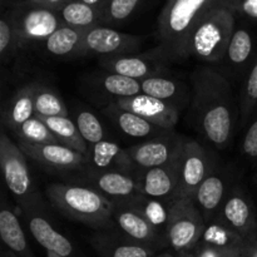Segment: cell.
Returning <instances> with one entry per match:
<instances>
[{
  "mask_svg": "<svg viewBox=\"0 0 257 257\" xmlns=\"http://www.w3.org/2000/svg\"><path fill=\"white\" fill-rule=\"evenodd\" d=\"M192 109L205 137L225 147L233 131V99L230 82L211 68H197L191 75Z\"/></svg>",
  "mask_w": 257,
  "mask_h": 257,
  "instance_id": "cell-1",
  "label": "cell"
},
{
  "mask_svg": "<svg viewBox=\"0 0 257 257\" xmlns=\"http://www.w3.org/2000/svg\"><path fill=\"white\" fill-rule=\"evenodd\" d=\"M235 0H167L160 17V47L153 54L171 60H186L188 40L198 22L213 8Z\"/></svg>",
  "mask_w": 257,
  "mask_h": 257,
  "instance_id": "cell-2",
  "label": "cell"
},
{
  "mask_svg": "<svg viewBox=\"0 0 257 257\" xmlns=\"http://www.w3.org/2000/svg\"><path fill=\"white\" fill-rule=\"evenodd\" d=\"M47 196L67 217L95 230H112L113 202L94 188L53 183L47 187Z\"/></svg>",
  "mask_w": 257,
  "mask_h": 257,
  "instance_id": "cell-3",
  "label": "cell"
},
{
  "mask_svg": "<svg viewBox=\"0 0 257 257\" xmlns=\"http://www.w3.org/2000/svg\"><path fill=\"white\" fill-rule=\"evenodd\" d=\"M235 14L231 3L218 5L208 12L191 33L188 55L211 63L223 59L235 33Z\"/></svg>",
  "mask_w": 257,
  "mask_h": 257,
  "instance_id": "cell-4",
  "label": "cell"
},
{
  "mask_svg": "<svg viewBox=\"0 0 257 257\" xmlns=\"http://www.w3.org/2000/svg\"><path fill=\"white\" fill-rule=\"evenodd\" d=\"M28 156L3 132L0 137V167L7 187L19 205L28 212L35 211L42 202L27 162Z\"/></svg>",
  "mask_w": 257,
  "mask_h": 257,
  "instance_id": "cell-5",
  "label": "cell"
},
{
  "mask_svg": "<svg viewBox=\"0 0 257 257\" xmlns=\"http://www.w3.org/2000/svg\"><path fill=\"white\" fill-rule=\"evenodd\" d=\"M205 228V218L195 200L182 198L168 203L166 241L176 252H192Z\"/></svg>",
  "mask_w": 257,
  "mask_h": 257,
  "instance_id": "cell-6",
  "label": "cell"
},
{
  "mask_svg": "<svg viewBox=\"0 0 257 257\" xmlns=\"http://www.w3.org/2000/svg\"><path fill=\"white\" fill-rule=\"evenodd\" d=\"M12 13L19 50L29 45L45 43L50 35L63 27L59 13L45 8L33 7L24 3L22 7L13 9Z\"/></svg>",
  "mask_w": 257,
  "mask_h": 257,
  "instance_id": "cell-7",
  "label": "cell"
},
{
  "mask_svg": "<svg viewBox=\"0 0 257 257\" xmlns=\"http://www.w3.org/2000/svg\"><path fill=\"white\" fill-rule=\"evenodd\" d=\"M212 171V161L207 151L196 141L185 140L180 181L170 202L182 198L195 200L197 190Z\"/></svg>",
  "mask_w": 257,
  "mask_h": 257,
  "instance_id": "cell-8",
  "label": "cell"
},
{
  "mask_svg": "<svg viewBox=\"0 0 257 257\" xmlns=\"http://www.w3.org/2000/svg\"><path fill=\"white\" fill-rule=\"evenodd\" d=\"M185 138L168 132L160 137L125 148L133 165L138 171V177L152 168L161 167L172 161L182 151Z\"/></svg>",
  "mask_w": 257,
  "mask_h": 257,
  "instance_id": "cell-9",
  "label": "cell"
},
{
  "mask_svg": "<svg viewBox=\"0 0 257 257\" xmlns=\"http://www.w3.org/2000/svg\"><path fill=\"white\" fill-rule=\"evenodd\" d=\"M143 38L138 35H130L110 27L98 25L85 33L79 57L89 54L100 55V58L128 55L137 50Z\"/></svg>",
  "mask_w": 257,
  "mask_h": 257,
  "instance_id": "cell-10",
  "label": "cell"
},
{
  "mask_svg": "<svg viewBox=\"0 0 257 257\" xmlns=\"http://www.w3.org/2000/svg\"><path fill=\"white\" fill-rule=\"evenodd\" d=\"M113 207L114 223L127 237L155 250L167 243L165 235L148 222L128 201H115Z\"/></svg>",
  "mask_w": 257,
  "mask_h": 257,
  "instance_id": "cell-11",
  "label": "cell"
},
{
  "mask_svg": "<svg viewBox=\"0 0 257 257\" xmlns=\"http://www.w3.org/2000/svg\"><path fill=\"white\" fill-rule=\"evenodd\" d=\"M113 102L123 109L130 110L157 127L170 131V132L176 127L180 119V107L172 103L150 97L143 93L130 98L113 100Z\"/></svg>",
  "mask_w": 257,
  "mask_h": 257,
  "instance_id": "cell-12",
  "label": "cell"
},
{
  "mask_svg": "<svg viewBox=\"0 0 257 257\" xmlns=\"http://www.w3.org/2000/svg\"><path fill=\"white\" fill-rule=\"evenodd\" d=\"M220 221L237 233L246 242L257 241V220L252 203L243 193L227 196L221 207Z\"/></svg>",
  "mask_w": 257,
  "mask_h": 257,
  "instance_id": "cell-13",
  "label": "cell"
},
{
  "mask_svg": "<svg viewBox=\"0 0 257 257\" xmlns=\"http://www.w3.org/2000/svg\"><path fill=\"white\" fill-rule=\"evenodd\" d=\"M182 151L168 163L161 167L146 171L138 177L137 181L143 195L156 198V200H166L170 202L180 181Z\"/></svg>",
  "mask_w": 257,
  "mask_h": 257,
  "instance_id": "cell-14",
  "label": "cell"
},
{
  "mask_svg": "<svg viewBox=\"0 0 257 257\" xmlns=\"http://www.w3.org/2000/svg\"><path fill=\"white\" fill-rule=\"evenodd\" d=\"M20 150L35 162L48 168L58 171H70L82 167L88 161L87 157L62 143L30 145L19 142Z\"/></svg>",
  "mask_w": 257,
  "mask_h": 257,
  "instance_id": "cell-15",
  "label": "cell"
},
{
  "mask_svg": "<svg viewBox=\"0 0 257 257\" xmlns=\"http://www.w3.org/2000/svg\"><path fill=\"white\" fill-rule=\"evenodd\" d=\"M90 245L99 257H153L156 250L136 242L122 232L105 230L90 237Z\"/></svg>",
  "mask_w": 257,
  "mask_h": 257,
  "instance_id": "cell-16",
  "label": "cell"
},
{
  "mask_svg": "<svg viewBox=\"0 0 257 257\" xmlns=\"http://www.w3.org/2000/svg\"><path fill=\"white\" fill-rule=\"evenodd\" d=\"M88 182L92 183L94 190L115 201H130L142 195L140 183L135 177L120 172H105V171L93 170L87 173Z\"/></svg>",
  "mask_w": 257,
  "mask_h": 257,
  "instance_id": "cell-17",
  "label": "cell"
},
{
  "mask_svg": "<svg viewBox=\"0 0 257 257\" xmlns=\"http://www.w3.org/2000/svg\"><path fill=\"white\" fill-rule=\"evenodd\" d=\"M93 170L105 171V172H120L130 175L138 180V171L133 165L124 148L110 141H102L89 147Z\"/></svg>",
  "mask_w": 257,
  "mask_h": 257,
  "instance_id": "cell-18",
  "label": "cell"
},
{
  "mask_svg": "<svg viewBox=\"0 0 257 257\" xmlns=\"http://www.w3.org/2000/svg\"><path fill=\"white\" fill-rule=\"evenodd\" d=\"M99 65L108 73L123 75L136 80H143L146 78L160 75L162 68L158 67L153 59H148L141 55H114V57H102Z\"/></svg>",
  "mask_w": 257,
  "mask_h": 257,
  "instance_id": "cell-19",
  "label": "cell"
},
{
  "mask_svg": "<svg viewBox=\"0 0 257 257\" xmlns=\"http://www.w3.org/2000/svg\"><path fill=\"white\" fill-rule=\"evenodd\" d=\"M104 114L109 117L114 122L118 130L124 133L125 136L132 138H156L160 136L166 135L170 131H165L162 128L157 127L153 123L148 122L145 118L135 114V113L125 110L115 104L114 102H110L104 108Z\"/></svg>",
  "mask_w": 257,
  "mask_h": 257,
  "instance_id": "cell-20",
  "label": "cell"
},
{
  "mask_svg": "<svg viewBox=\"0 0 257 257\" xmlns=\"http://www.w3.org/2000/svg\"><path fill=\"white\" fill-rule=\"evenodd\" d=\"M38 85L39 83L37 82L28 83L20 87L9 99L3 114V123L10 131H15L23 123L34 117V99Z\"/></svg>",
  "mask_w": 257,
  "mask_h": 257,
  "instance_id": "cell-21",
  "label": "cell"
},
{
  "mask_svg": "<svg viewBox=\"0 0 257 257\" xmlns=\"http://www.w3.org/2000/svg\"><path fill=\"white\" fill-rule=\"evenodd\" d=\"M28 226H29L33 237L47 251L64 257H69L73 253L72 242L62 233L55 231L54 227L43 216L34 215L32 212V216H29V221H28Z\"/></svg>",
  "mask_w": 257,
  "mask_h": 257,
  "instance_id": "cell-22",
  "label": "cell"
},
{
  "mask_svg": "<svg viewBox=\"0 0 257 257\" xmlns=\"http://www.w3.org/2000/svg\"><path fill=\"white\" fill-rule=\"evenodd\" d=\"M225 181L220 175L212 172L207 176L196 193L195 202L202 212L203 218H210L225 202Z\"/></svg>",
  "mask_w": 257,
  "mask_h": 257,
  "instance_id": "cell-23",
  "label": "cell"
},
{
  "mask_svg": "<svg viewBox=\"0 0 257 257\" xmlns=\"http://www.w3.org/2000/svg\"><path fill=\"white\" fill-rule=\"evenodd\" d=\"M37 117L40 118L48 125V128L52 131L53 135L59 140L62 145L82 153L89 161V146L83 140L82 135L75 124V120L70 119L69 117H39V115Z\"/></svg>",
  "mask_w": 257,
  "mask_h": 257,
  "instance_id": "cell-24",
  "label": "cell"
},
{
  "mask_svg": "<svg viewBox=\"0 0 257 257\" xmlns=\"http://www.w3.org/2000/svg\"><path fill=\"white\" fill-rule=\"evenodd\" d=\"M85 33L87 32L63 25L48 38L44 43L45 49L54 57H79Z\"/></svg>",
  "mask_w": 257,
  "mask_h": 257,
  "instance_id": "cell-25",
  "label": "cell"
},
{
  "mask_svg": "<svg viewBox=\"0 0 257 257\" xmlns=\"http://www.w3.org/2000/svg\"><path fill=\"white\" fill-rule=\"evenodd\" d=\"M198 243L230 252H243L248 242L217 220L206 226L205 232Z\"/></svg>",
  "mask_w": 257,
  "mask_h": 257,
  "instance_id": "cell-26",
  "label": "cell"
},
{
  "mask_svg": "<svg viewBox=\"0 0 257 257\" xmlns=\"http://www.w3.org/2000/svg\"><path fill=\"white\" fill-rule=\"evenodd\" d=\"M0 237L12 252L19 257H30L27 237L19 220L9 208L0 211Z\"/></svg>",
  "mask_w": 257,
  "mask_h": 257,
  "instance_id": "cell-27",
  "label": "cell"
},
{
  "mask_svg": "<svg viewBox=\"0 0 257 257\" xmlns=\"http://www.w3.org/2000/svg\"><path fill=\"white\" fill-rule=\"evenodd\" d=\"M59 15L63 25L83 32H88L98 25H102V15L94 8L77 0H73L65 5L59 12Z\"/></svg>",
  "mask_w": 257,
  "mask_h": 257,
  "instance_id": "cell-28",
  "label": "cell"
},
{
  "mask_svg": "<svg viewBox=\"0 0 257 257\" xmlns=\"http://www.w3.org/2000/svg\"><path fill=\"white\" fill-rule=\"evenodd\" d=\"M141 88H142L143 94L172 103L177 107V102L183 99V94L186 93L180 83L176 82L172 78L163 77L162 74L153 75V77L141 80Z\"/></svg>",
  "mask_w": 257,
  "mask_h": 257,
  "instance_id": "cell-29",
  "label": "cell"
},
{
  "mask_svg": "<svg viewBox=\"0 0 257 257\" xmlns=\"http://www.w3.org/2000/svg\"><path fill=\"white\" fill-rule=\"evenodd\" d=\"M128 202L146 218L150 223H152L162 235L166 237V230H167L168 222V207H165L162 200L147 197L142 195L132 198Z\"/></svg>",
  "mask_w": 257,
  "mask_h": 257,
  "instance_id": "cell-30",
  "label": "cell"
},
{
  "mask_svg": "<svg viewBox=\"0 0 257 257\" xmlns=\"http://www.w3.org/2000/svg\"><path fill=\"white\" fill-rule=\"evenodd\" d=\"M35 115L39 117H68V109L64 100L52 88L38 85L34 99Z\"/></svg>",
  "mask_w": 257,
  "mask_h": 257,
  "instance_id": "cell-31",
  "label": "cell"
},
{
  "mask_svg": "<svg viewBox=\"0 0 257 257\" xmlns=\"http://www.w3.org/2000/svg\"><path fill=\"white\" fill-rule=\"evenodd\" d=\"M253 50H255V42L252 34L248 30L240 28L235 30L231 38L226 57L228 62L236 67H243L251 60L250 58H252Z\"/></svg>",
  "mask_w": 257,
  "mask_h": 257,
  "instance_id": "cell-32",
  "label": "cell"
},
{
  "mask_svg": "<svg viewBox=\"0 0 257 257\" xmlns=\"http://www.w3.org/2000/svg\"><path fill=\"white\" fill-rule=\"evenodd\" d=\"M17 135L19 142L30 143V145H48V143H60L59 140L53 135L48 125L40 118L34 115L23 123L20 127L13 131Z\"/></svg>",
  "mask_w": 257,
  "mask_h": 257,
  "instance_id": "cell-33",
  "label": "cell"
},
{
  "mask_svg": "<svg viewBox=\"0 0 257 257\" xmlns=\"http://www.w3.org/2000/svg\"><path fill=\"white\" fill-rule=\"evenodd\" d=\"M99 79L102 89L107 94L113 95L114 100L122 99V98H130L142 93L141 82L132 79V78L107 72Z\"/></svg>",
  "mask_w": 257,
  "mask_h": 257,
  "instance_id": "cell-34",
  "label": "cell"
},
{
  "mask_svg": "<svg viewBox=\"0 0 257 257\" xmlns=\"http://www.w3.org/2000/svg\"><path fill=\"white\" fill-rule=\"evenodd\" d=\"M145 0H109L103 15L102 25H120L130 19Z\"/></svg>",
  "mask_w": 257,
  "mask_h": 257,
  "instance_id": "cell-35",
  "label": "cell"
},
{
  "mask_svg": "<svg viewBox=\"0 0 257 257\" xmlns=\"http://www.w3.org/2000/svg\"><path fill=\"white\" fill-rule=\"evenodd\" d=\"M75 124H77L83 140L88 143L89 147L104 141L103 125L100 124L99 119L92 112L82 110V112L78 113L77 118H75Z\"/></svg>",
  "mask_w": 257,
  "mask_h": 257,
  "instance_id": "cell-36",
  "label": "cell"
},
{
  "mask_svg": "<svg viewBox=\"0 0 257 257\" xmlns=\"http://www.w3.org/2000/svg\"><path fill=\"white\" fill-rule=\"evenodd\" d=\"M18 37L15 30L13 13L3 15L0 19V57L3 62L12 59L13 55L18 52Z\"/></svg>",
  "mask_w": 257,
  "mask_h": 257,
  "instance_id": "cell-37",
  "label": "cell"
},
{
  "mask_svg": "<svg viewBox=\"0 0 257 257\" xmlns=\"http://www.w3.org/2000/svg\"><path fill=\"white\" fill-rule=\"evenodd\" d=\"M257 107V54L246 78L241 102V123H246Z\"/></svg>",
  "mask_w": 257,
  "mask_h": 257,
  "instance_id": "cell-38",
  "label": "cell"
},
{
  "mask_svg": "<svg viewBox=\"0 0 257 257\" xmlns=\"http://www.w3.org/2000/svg\"><path fill=\"white\" fill-rule=\"evenodd\" d=\"M242 151L247 157L257 158V118L246 131L242 142Z\"/></svg>",
  "mask_w": 257,
  "mask_h": 257,
  "instance_id": "cell-39",
  "label": "cell"
},
{
  "mask_svg": "<svg viewBox=\"0 0 257 257\" xmlns=\"http://www.w3.org/2000/svg\"><path fill=\"white\" fill-rule=\"evenodd\" d=\"M247 247V246H246ZM195 257H240L243 255V252H230V251L218 250V248L210 247V246L198 243L192 251Z\"/></svg>",
  "mask_w": 257,
  "mask_h": 257,
  "instance_id": "cell-40",
  "label": "cell"
},
{
  "mask_svg": "<svg viewBox=\"0 0 257 257\" xmlns=\"http://www.w3.org/2000/svg\"><path fill=\"white\" fill-rule=\"evenodd\" d=\"M233 9L235 13H240L250 19L257 20V0H235Z\"/></svg>",
  "mask_w": 257,
  "mask_h": 257,
  "instance_id": "cell-41",
  "label": "cell"
},
{
  "mask_svg": "<svg viewBox=\"0 0 257 257\" xmlns=\"http://www.w3.org/2000/svg\"><path fill=\"white\" fill-rule=\"evenodd\" d=\"M70 2H73V0H25V4L33 5V7L45 8V9L59 13Z\"/></svg>",
  "mask_w": 257,
  "mask_h": 257,
  "instance_id": "cell-42",
  "label": "cell"
},
{
  "mask_svg": "<svg viewBox=\"0 0 257 257\" xmlns=\"http://www.w3.org/2000/svg\"><path fill=\"white\" fill-rule=\"evenodd\" d=\"M77 2L84 3V4L94 8V9L97 10L100 15H102V20H103V15H104L105 8H107L108 2H109V0H77Z\"/></svg>",
  "mask_w": 257,
  "mask_h": 257,
  "instance_id": "cell-43",
  "label": "cell"
},
{
  "mask_svg": "<svg viewBox=\"0 0 257 257\" xmlns=\"http://www.w3.org/2000/svg\"><path fill=\"white\" fill-rule=\"evenodd\" d=\"M177 257H195L193 252H183V253H178Z\"/></svg>",
  "mask_w": 257,
  "mask_h": 257,
  "instance_id": "cell-44",
  "label": "cell"
},
{
  "mask_svg": "<svg viewBox=\"0 0 257 257\" xmlns=\"http://www.w3.org/2000/svg\"><path fill=\"white\" fill-rule=\"evenodd\" d=\"M153 257H177V256H173L168 252H163V253H160V255H155Z\"/></svg>",
  "mask_w": 257,
  "mask_h": 257,
  "instance_id": "cell-45",
  "label": "cell"
},
{
  "mask_svg": "<svg viewBox=\"0 0 257 257\" xmlns=\"http://www.w3.org/2000/svg\"><path fill=\"white\" fill-rule=\"evenodd\" d=\"M47 257H64V256H60V255H58V253H54V252H50V251H47Z\"/></svg>",
  "mask_w": 257,
  "mask_h": 257,
  "instance_id": "cell-46",
  "label": "cell"
},
{
  "mask_svg": "<svg viewBox=\"0 0 257 257\" xmlns=\"http://www.w3.org/2000/svg\"><path fill=\"white\" fill-rule=\"evenodd\" d=\"M8 257H17V256H14V255H10V253H9V256H8Z\"/></svg>",
  "mask_w": 257,
  "mask_h": 257,
  "instance_id": "cell-47",
  "label": "cell"
},
{
  "mask_svg": "<svg viewBox=\"0 0 257 257\" xmlns=\"http://www.w3.org/2000/svg\"><path fill=\"white\" fill-rule=\"evenodd\" d=\"M240 257H246V255H245V252H243V255H242V256H240Z\"/></svg>",
  "mask_w": 257,
  "mask_h": 257,
  "instance_id": "cell-48",
  "label": "cell"
}]
</instances>
